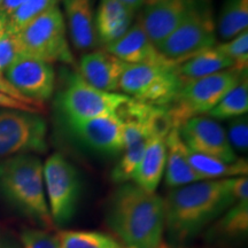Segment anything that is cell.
Here are the masks:
<instances>
[{"label":"cell","mask_w":248,"mask_h":248,"mask_svg":"<svg viewBox=\"0 0 248 248\" xmlns=\"http://www.w3.org/2000/svg\"><path fill=\"white\" fill-rule=\"evenodd\" d=\"M164 201V230L173 245H186L235 203L229 178L173 188Z\"/></svg>","instance_id":"obj_1"},{"label":"cell","mask_w":248,"mask_h":248,"mask_svg":"<svg viewBox=\"0 0 248 248\" xmlns=\"http://www.w3.org/2000/svg\"><path fill=\"white\" fill-rule=\"evenodd\" d=\"M107 225L128 248H159L164 232V201L136 184L126 183L110 195Z\"/></svg>","instance_id":"obj_2"},{"label":"cell","mask_w":248,"mask_h":248,"mask_svg":"<svg viewBox=\"0 0 248 248\" xmlns=\"http://www.w3.org/2000/svg\"><path fill=\"white\" fill-rule=\"evenodd\" d=\"M0 195L42 228L53 224L46 200L43 163L36 155L18 154L0 161Z\"/></svg>","instance_id":"obj_3"},{"label":"cell","mask_w":248,"mask_h":248,"mask_svg":"<svg viewBox=\"0 0 248 248\" xmlns=\"http://www.w3.org/2000/svg\"><path fill=\"white\" fill-rule=\"evenodd\" d=\"M13 36L23 57L48 63L57 61L70 66L75 63L69 47L66 20L59 6L38 15Z\"/></svg>","instance_id":"obj_4"},{"label":"cell","mask_w":248,"mask_h":248,"mask_svg":"<svg viewBox=\"0 0 248 248\" xmlns=\"http://www.w3.org/2000/svg\"><path fill=\"white\" fill-rule=\"evenodd\" d=\"M245 73L226 69L202 78L184 80L177 97L167 107L172 125L178 129L195 116L208 114L240 82Z\"/></svg>","instance_id":"obj_5"},{"label":"cell","mask_w":248,"mask_h":248,"mask_svg":"<svg viewBox=\"0 0 248 248\" xmlns=\"http://www.w3.org/2000/svg\"><path fill=\"white\" fill-rule=\"evenodd\" d=\"M215 42L216 20L212 0H195L178 26L156 46L163 57L178 64L215 46Z\"/></svg>","instance_id":"obj_6"},{"label":"cell","mask_w":248,"mask_h":248,"mask_svg":"<svg viewBox=\"0 0 248 248\" xmlns=\"http://www.w3.org/2000/svg\"><path fill=\"white\" fill-rule=\"evenodd\" d=\"M184 80L176 63L129 64L120 79L124 94L152 106H169L177 97Z\"/></svg>","instance_id":"obj_7"},{"label":"cell","mask_w":248,"mask_h":248,"mask_svg":"<svg viewBox=\"0 0 248 248\" xmlns=\"http://www.w3.org/2000/svg\"><path fill=\"white\" fill-rule=\"evenodd\" d=\"M49 215L55 225H66L76 214L82 181L78 170L64 155L54 153L43 164Z\"/></svg>","instance_id":"obj_8"},{"label":"cell","mask_w":248,"mask_h":248,"mask_svg":"<svg viewBox=\"0 0 248 248\" xmlns=\"http://www.w3.org/2000/svg\"><path fill=\"white\" fill-rule=\"evenodd\" d=\"M129 98L123 93L93 88L78 73H71L59 93L58 104L67 122H73L116 114Z\"/></svg>","instance_id":"obj_9"},{"label":"cell","mask_w":248,"mask_h":248,"mask_svg":"<svg viewBox=\"0 0 248 248\" xmlns=\"http://www.w3.org/2000/svg\"><path fill=\"white\" fill-rule=\"evenodd\" d=\"M47 124L38 113L0 109V161L47 150Z\"/></svg>","instance_id":"obj_10"},{"label":"cell","mask_w":248,"mask_h":248,"mask_svg":"<svg viewBox=\"0 0 248 248\" xmlns=\"http://www.w3.org/2000/svg\"><path fill=\"white\" fill-rule=\"evenodd\" d=\"M178 132L186 147L192 152L225 162H234L239 159L232 150L224 128L212 117H192L179 126Z\"/></svg>","instance_id":"obj_11"},{"label":"cell","mask_w":248,"mask_h":248,"mask_svg":"<svg viewBox=\"0 0 248 248\" xmlns=\"http://www.w3.org/2000/svg\"><path fill=\"white\" fill-rule=\"evenodd\" d=\"M5 77L21 94L38 104L47 101L54 92L55 73L48 62L21 55L6 68Z\"/></svg>","instance_id":"obj_12"},{"label":"cell","mask_w":248,"mask_h":248,"mask_svg":"<svg viewBox=\"0 0 248 248\" xmlns=\"http://www.w3.org/2000/svg\"><path fill=\"white\" fill-rule=\"evenodd\" d=\"M67 123L77 140L95 153L115 155L123 151L124 124L117 114Z\"/></svg>","instance_id":"obj_13"},{"label":"cell","mask_w":248,"mask_h":248,"mask_svg":"<svg viewBox=\"0 0 248 248\" xmlns=\"http://www.w3.org/2000/svg\"><path fill=\"white\" fill-rule=\"evenodd\" d=\"M195 0H146L139 18L155 45L166 38L192 7Z\"/></svg>","instance_id":"obj_14"},{"label":"cell","mask_w":248,"mask_h":248,"mask_svg":"<svg viewBox=\"0 0 248 248\" xmlns=\"http://www.w3.org/2000/svg\"><path fill=\"white\" fill-rule=\"evenodd\" d=\"M105 51L128 64L175 63L161 54L139 20L120 39L105 46Z\"/></svg>","instance_id":"obj_15"},{"label":"cell","mask_w":248,"mask_h":248,"mask_svg":"<svg viewBox=\"0 0 248 248\" xmlns=\"http://www.w3.org/2000/svg\"><path fill=\"white\" fill-rule=\"evenodd\" d=\"M128 66L107 51H94L80 59L78 74L93 88L115 92L119 90L120 79Z\"/></svg>","instance_id":"obj_16"},{"label":"cell","mask_w":248,"mask_h":248,"mask_svg":"<svg viewBox=\"0 0 248 248\" xmlns=\"http://www.w3.org/2000/svg\"><path fill=\"white\" fill-rule=\"evenodd\" d=\"M71 43L77 49H91L98 43L94 0H62Z\"/></svg>","instance_id":"obj_17"},{"label":"cell","mask_w":248,"mask_h":248,"mask_svg":"<svg viewBox=\"0 0 248 248\" xmlns=\"http://www.w3.org/2000/svg\"><path fill=\"white\" fill-rule=\"evenodd\" d=\"M135 11L120 0H100L95 11L98 42L104 46L120 39L131 27Z\"/></svg>","instance_id":"obj_18"},{"label":"cell","mask_w":248,"mask_h":248,"mask_svg":"<svg viewBox=\"0 0 248 248\" xmlns=\"http://www.w3.org/2000/svg\"><path fill=\"white\" fill-rule=\"evenodd\" d=\"M166 184L168 187L177 188L192 183L203 181L194 171L187 159V147L182 140L178 129H172L166 139Z\"/></svg>","instance_id":"obj_19"},{"label":"cell","mask_w":248,"mask_h":248,"mask_svg":"<svg viewBox=\"0 0 248 248\" xmlns=\"http://www.w3.org/2000/svg\"><path fill=\"white\" fill-rule=\"evenodd\" d=\"M166 159V140L159 137L151 138L133 175L135 184L146 192L155 193L164 173Z\"/></svg>","instance_id":"obj_20"},{"label":"cell","mask_w":248,"mask_h":248,"mask_svg":"<svg viewBox=\"0 0 248 248\" xmlns=\"http://www.w3.org/2000/svg\"><path fill=\"white\" fill-rule=\"evenodd\" d=\"M248 233V200L238 201L210 225L209 240L235 241Z\"/></svg>","instance_id":"obj_21"},{"label":"cell","mask_w":248,"mask_h":248,"mask_svg":"<svg viewBox=\"0 0 248 248\" xmlns=\"http://www.w3.org/2000/svg\"><path fill=\"white\" fill-rule=\"evenodd\" d=\"M232 61L217 49L209 47L192 55L177 64V71L183 80H192L210 76L219 71L231 69Z\"/></svg>","instance_id":"obj_22"},{"label":"cell","mask_w":248,"mask_h":248,"mask_svg":"<svg viewBox=\"0 0 248 248\" xmlns=\"http://www.w3.org/2000/svg\"><path fill=\"white\" fill-rule=\"evenodd\" d=\"M187 159L194 171L203 181L247 176L248 173L247 160L240 157L234 162H225L209 155L195 153L187 148Z\"/></svg>","instance_id":"obj_23"},{"label":"cell","mask_w":248,"mask_h":248,"mask_svg":"<svg viewBox=\"0 0 248 248\" xmlns=\"http://www.w3.org/2000/svg\"><path fill=\"white\" fill-rule=\"evenodd\" d=\"M248 28V0H224L217 20V32L230 40Z\"/></svg>","instance_id":"obj_24"},{"label":"cell","mask_w":248,"mask_h":248,"mask_svg":"<svg viewBox=\"0 0 248 248\" xmlns=\"http://www.w3.org/2000/svg\"><path fill=\"white\" fill-rule=\"evenodd\" d=\"M248 111V79L247 74H245L243 78L237 86H234L216 107L209 111V115L213 119L226 120L234 119V117L246 115Z\"/></svg>","instance_id":"obj_25"},{"label":"cell","mask_w":248,"mask_h":248,"mask_svg":"<svg viewBox=\"0 0 248 248\" xmlns=\"http://www.w3.org/2000/svg\"><path fill=\"white\" fill-rule=\"evenodd\" d=\"M58 239L59 248H121L113 237L99 231L63 230Z\"/></svg>","instance_id":"obj_26"},{"label":"cell","mask_w":248,"mask_h":248,"mask_svg":"<svg viewBox=\"0 0 248 248\" xmlns=\"http://www.w3.org/2000/svg\"><path fill=\"white\" fill-rule=\"evenodd\" d=\"M61 0H26L14 13L8 16L7 35H15L31 20L47 9L58 6Z\"/></svg>","instance_id":"obj_27"},{"label":"cell","mask_w":248,"mask_h":248,"mask_svg":"<svg viewBox=\"0 0 248 248\" xmlns=\"http://www.w3.org/2000/svg\"><path fill=\"white\" fill-rule=\"evenodd\" d=\"M148 141L138 142L123 150L122 156L117 161L110 172L111 182L115 184L122 185L131 182L135 175L136 170L138 168V164L140 162L142 154L146 148Z\"/></svg>","instance_id":"obj_28"},{"label":"cell","mask_w":248,"mask_h":248,"mask_svg":"<svg viewBox=\"0 0 248 248\" xmlns=\"http://www.w3.org/2000/svg\"><path fill=\"white\" fill-rule=\"evenodd\" d=\"M221 53L232 61L233 69L245 73L248 67V31L216 46Z\"/></svg>","instance_id":"obj_29"},{"label":"cell","mask_w":248,"mask_h":248,"mask_svg":"<svg viewBox=\"0 0 248 248\" xmlns=\"http://www.w3.org/2000/svg\"><path fill=\"white\" fill-rule=\"evenodd\" d=\"M20 244L22 248H59L58 234L51 233L47 229L24 228Z\"/></svg>","instance_id":"obj_30"},{"label":"cell","mask_w":248,"mask_h":248,"mask_svg":"<svg viewBox=\"0 0 248 248\" xmlns=\"http://www.w3.org/2000/svg\"><path fill=\"white\" fill-rule=\"evenodd\" d=\"M226 137L232 150L239 153H247L248 150V120L246 115L234 117L229 123Z\"/></svg>","instance_id":"obj_31"},{"label":"cell","mask_w":248,"mask_h":248,"mask_svg":"<svg viewBox=\"0 0 248 248\" xmlns=\"http://www.w3.org/2000/svg\"><path fill=\"white\" fill-rule=\"evenodd\" d=\"M18 57L21 54L14 36L6 35L0 38V71H5Z\"/></svg>","instance_id":"obj_32"},{"label":"cell","mask_w":248,"mask_h":248,"mask_svg":"<svg viewBox=\"0 0 248 248\" xmlns=\"http://www.w3.org/2000/svg\"><path fill=\"white\" fill-rule=\"evenodd\" d=\"M229 188L235 202L248 200V179L247 176L229 178Z\"/></svg>","instance_id":"obj_33"},{"label":"cell","mask_w":248,"mask_h":248,"mask_svg":"<svg viewBox=\"0 0 248 248\" xmlns=\"http://www.w3.org/2000/svg\"><path fill=\"white\" fill-rule=\"evenodd\" d=\"M0 92L5 93V94H7V95H9V97H12L14 99H17V100H20V101L26 102V104H29V105H31V106H35L37 108H40V109L44 110V107H43L42 104H38V102L30 100V99H28L24 97V95L21 94V93L18 92L17 90L8 82L4 74H2V71H0Z\"/></svg>","instance_id":"obj_34"},{"label":"cell","mask_w":248,"mask_h":248,"mask_svg":"<svg viewBox=\"0 0 248 248\" xmlns=\"http://www.w3.org/2000/svg\"><path fill=\"white\" fill-rule=\"evenodd\" d=\"M0 107L4 108V109H16L30 111V113H39V111L43 110L40 109V108L31 106V105L26 104V102L9 97V95L1 92H0Z\"/></svg>","instance_id":"obj_35"},{"label":"cell","mask_w":248,"mask_h":248,"mask_svg":"<svg viewBox=\"0 0 248 248\" xmlns=\"http://www.w3.org/2000/svg\"><path fill=\"white\" fill-rule=\"evenodd\" d=\"M0 248H22L20 241L11 232L0 229Z\"/></svg>","instance_id":"obj_36"},{"label":"cell","mask_w":248,"mask_h":248,"mask_svg":"<svg viewBox=\"0 0 248 248\" xmlns=\"http://www.w3.org/2000/svg\"><path fill=\"white\" fill-rule=\"evenodd\" d=\"M24 1H26V0H4V1H2L1 8H0V12H2V13L8 17L9 15L14 13Z\"/></svg>","instance_id":"obj_37"},{"label":"cell","mask_w":248,"mask_h":248,"mask_svg":"<svg viewBox=\"0 0 248 248\" xmlns=\"http://www.w3.org/2000/svg\"><path fill=\"white\" fill-rule=\"evenodd\" d=\"M7 21L8 17L2 12H0V38L7 35Z\"/></svg>","instance_id":"obj_38"},{"label":"cell","mask_w":248,"mask_h":248,"mask_svg":"<svg viewBox=\"0 0 248 248\" xmlns=\"http://www.w3.org/2000/svg\"><path fill=\"white\" fill-rule=\"evenodd\" d=\"M120 1L124 2L125 5H128L129 7H131L133 11H137V9H140L142 6L145 5L146 0H120Z\"/></svg>","instance_id":"obj_39"},{"label":"cell","mask_w":248,"mask_h":248,"mask_svg":"<svg viewBox=\"0 0 248 248\" xmlns=\"http://www.w3.org/2000/svg\"><path fill=\"white\" fill-rule=\"evenodd\" d=\"M159 248H171V247H169L168 245H166V244L162 243V244H161V246H160Z\"/></svg>","instance_id":"obj_40"},{"label":"cell","mask_w":248,"mask_h":248,"mask_svg":"<svg viewBox=\"0 0 248 248\" xmlns=\"http://www.w3.org/2000/svg\"><path fill=\"white\" fill-rule=\"evenodd\" d=\"M2 1H4V0H0V8H1V5H2Z\"/></svg>","instance_id":"obj_41"},{"label":"cell","mask_w":248,"mask_h":248,"mask_svg":"<svg viewBox=\"0 0 248 248\" xmlns=\"http://www.w3.org/2000/svg\"><path fill=\"white\" fill-rule=\"evenodd\" d=\"M160 246H161V245H160ZM160 246H159V247H160Z\"/></svg>","instance_id":"obj_42"},{"label":"cell","mask_w":248,"mask_h":248,"mask_svg":"<svg viewBox=\"0 0 248 248\" xmlns=\"http://www.w3.org/2000/svg\"><path fill=\"white\" fill-rule=\"evenodd\" d=\"M126 248H128V247H126Z\"/></svg>","instance_id":"obj_43"}]
</instances>
